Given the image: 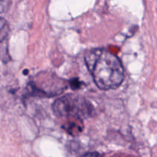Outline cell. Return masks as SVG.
<instances>
[{"mask_svg":"<svg viewBox=\"0 0 157 157\" xmlns=\"http://www.w3.org/2000/svg\"><path fill=\"white\" fill-rule=\"evenodd\" d=\"M54 113L58 117L66 118L87 119L94 115L93 105L84 97L68 94L58 98L52 105Z\"/></svg>","mask_w":157,"mask_h":157,"instance_id":"obj_2","label":"cell"},{"mask_svg":"<svg viewBox=\"0 0 157 157\" xmlns=\"http://www.w3.org/2000/svg\"><path fill=\"white\" fill-rule=\"evenodd\" d=\"M62 129L72 136L80 134L84 129L83 120L78 118H69L68 121L62 126Z\"/></svg>","mask_w":157,"mask_h":157,"instance_id":"obj_3","label":"cell"},{"mask_svg":"<svg viewBox=\"0 0 157 157\" xmlns=\"http://www.w3.org/2000/svg\"><path fill=\"white\" fill-rule=\"evenodd\" d=\"M85 64L94 83L101 90L116 89L124 81L122 63L109 51L103 48L90 51L85 55Z\"/></svg>","mask_w":157,"mask_h":157,"instance_id":"obj_1","label":"cell"},{"mask_svg":"<svg viewBox=\"0 0 157 157\" xmlns=\"http://www.w3.org/2000/svg\"><path fill=\"white\" fill-rule=\"evenodd\" d=\"M81 157H103L98 153H87L86 154L83 155Z\"/></svg>","mask_w":157,"mask_h":157,"instance_id":"obj_4","label":"cell"}]
</instances>
